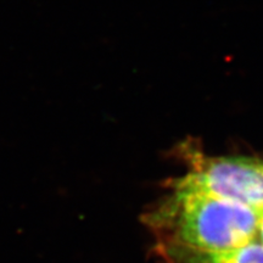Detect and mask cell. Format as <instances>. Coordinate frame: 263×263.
Returning <instances> with one entry per match:
<instances>
[{"mask_svg":"<svg viewBox=\"0 0 263 263\" xmlns=\"http://www.w3.org/2000/svg\"><path fill=\"white\" fill-rule=\"evenodd\" d=\"M143 215L155 244L224 250L257 239V215L241 203L188 189L170 188Z\"/></svg>","mask_w":263,"mask_h":263,"instance_id":"obj_1","label":"cell"},{"mask_svg":"<svg viewBox=\"0 0 263 263\" xmlns=\"http://www.w3.org/2000/svg\"><path fill=\"white\" fill-rule=\"evenodd\" d=\"M179 156L186 172L167 186L200 192L255 211L263 207V159L209 155L189 144L180 146Z\"/></svg>","mask_w":263,"mask_h":263,"instance_id":"obj_2","label":"cell"},{"mask_svg":"<svg viewBox=\"0 0 263 263\" xmlns=\"http://www.w3.org/2000/svg\"><path fill=\"white\" fill-rule=\"evenodd\" d=\"M164 263H263V245L257 239L224 250H194L155 244Z\"/></svg>","mask_w":263,"mask_h":263,"instance_id":"obj_3","label":"cell"},{"mask_svg":"<svg viewBox=\"0 0 263 263\" xmlns=\"http://www.w3.org/2000/svg\"><path fill=\"white\" fill-rule=\"evenodd\" d=\"M257 215V240L263 245V207L256 211Z\"/></svg>","mask_w":263,"mask_h":263,"instance_id":"obj_4","label":"cell"}]
</instances>
